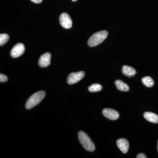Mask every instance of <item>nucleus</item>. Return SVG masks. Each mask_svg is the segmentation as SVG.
<instances>
[{
	"instance_id": "f257e3e1",
	"label": "nucleus",
	"mask_w": 158,
	"mask_h": 158,
	"mask_svg": "<svg viewBox=\"0 0 158 158\" xmlns=\"http://www.w3.org/2000/svg\"><path fill=\"white\" fill-rule=\"evenodd\" d=\"M108 35L107 31H102L97 32L94 34L88 40V45L90 47H93L99 45L103 42L107 38Z\"/></svg>"
},
{
	"instance_id": "f03ea898",
	"label": "nucleus",
	"mask_w": 158,
	"mask_h": 158,
	"mask_svg": "<svg viewBox=\"0 0 158 158\" xmlns=\"http://www.w3.org/2000/svg\"><path fill=\"white\" fill-rule=\"evenodd\" d=\"M78 136L80 143L85 149L91 152L95 150L94 144L86 133L81 131L79 132Z\"/></svg>"
},
{
	"instance_id": "7ed1b4c3",
	"label": "nucleus",
	"mask_w": 158,
	"mask_h": 158,
	"mask_svg": "<svg viewBox=\"0 0 158 158\" xmlns=\"http://www.w3.org/2000/svg\"><path fill=\"white\" fill-rule=\"evenodd\" d=\"M45 96V92L44 91H40L36 92L30 97L26 102V108L30 110L40 102Z\"/></svg>"
},
{
	"instance_id": "20e7f679",
	"label": "nucleus",
	"mask_w": 158,
	"mask_h": 158,
	"mask_svg": "<svg viewBox=\"0 0 158 158\" xmlns=\"http://www.w3.org/2000/svg\"><path fill=\"white\" fill-rule=\"evenodd\" d=\"M85 76V73L84 71L72 73L69 75L67 78V83L69 85L76 84L83 79Z\"/></svg>"
},
{
	"instance_id": "39448f33",
	"label": "nucleus",
	"mask_w": 158,
	"mask_h": 158,
	"mask_svg": "<svg viewBox=\"0 0 158 158\" xmlns=\"http://www.w3.org/2000/svg\"><path fill=\"white\" fill-rule=\"evenodd\" d=\"M59 22L62 27L65 29H70L72 27V20L69 15L66 13H63L60 15Z\"/></svg>"
},
{
	"instance_id": "423d86ee",
	"label": "nucleus",
	"mask_w": 158,
	"mask_h": 158,
	"mask_svg": "<svg viewBox=\"0 0 158 158\" xmlns=\"http://www.w3.org/2000/svg\"><path fill=\"white\" fill-rule=\"evenodd\" d=\"M24 52V45L23 44L18 43L11 49L10 55L12 58H16L21 56Z\"/></svg>"
},
{
	"instance_id": "0eeeda50",
	"label": "nucleus",
	"mask_w": 158,
	"mask_h": 158,
	"mask_svg": "<svg viewBox=\"0 0 158 158\" xmlns=\"http://www.w3.org/2000/svg\"><path fill=\"white\" fill-rule=\"evenodd\" d=\"M102 114L106 118L111 120H116L119 116V113L116 110L108 108L102 110Z\"/></svg>"
},
{
	"instance_id": "6e6552de",
	"label": "nucleus",
	"mask_w": 158,
	"mask_h": 158,
	"mask_svg": "<svg viewBox=\"0 0 158 158\" xmlns=\"http://www.w3.org/2000/svg\"><path fill=\"white\" fill-rule=\"evenodd\" d=\"M51 55L48 52L43 54L38 61V65L40 67L45 68L50 65L51 63Z\"/></svg>"
},
{
	"instance_id": "1a4fd4ad",
	"label": "nucleus",
	"mask_w": 158,
	"mask_h": 158,
	"mask_svg": "<svg viewBox=\"0 0 158 158\" xmlns=\"http://www.w3.org/2000/svg\"><path fill=\"white\" fill-rule=\"evenodd\" d=\"M117 147L123 153H127L129 148L128 141L124 138H120L116 141Z\"/></svg>"
},
{
	"instance_id": "9d476101",
	"label": "nucleus",
	"mask_w": 158,
	"mask_h": 158,
	"mask_svg": "<svg viewBox=\"0 0 158 158\" xmlns=\"http://www.w3.org/2000/svg\"><path fill=\"white\" fill-rule=\"evenodd\" d=\"M122 71L124 75L129 77L134 76L137 73L135 69L131 67V66L125 65L123 66L122 69Z\"/></svg>"
},
{
	"instance_id": "9b49d317",
	"label": "nucleus",
	"mask_w": 158,
	"mask_h": 158,
	"mask_svg": "<svg viewBox=\"0 0 158 158\" xmlns=\"http://www.w3.org/2000/svg\"><path fill=\"white\" fill-rule=\"evenodd\" d=\"M144 118L152 123H158V115L155 113H151V112H145L144 113Z\"/></svg>"
},
{
	"instance_id": "f8f14e48",
	"label": "nucleus",
	"mask_w": 158,
	"mask_h": 158,
	"mask_svg": "<svg viewBox=\"0 0 158 158\" xmlns=\"http://www.w3.org/2000/svg\"><path fill=\"white\" fill-rule=\"evenodd\" d=\"M115 84L117 89L120 91H128L130 90L128 85L120 80H116L115 82Z\"/></svg>"
},
{
	"instance_id": "ddd939ff",
	"label": "nucleus",
	"mask_w": 158,
	"mask_h": 158,
	"mask_svg": "<svg viewBox=\"0 0 158 158\" xmlns=\"http://www.w3.org/2000/svg\"><path fill=\"white\" fill-rule=\"evenodd\" d=\"M141 81L143 85L148 88H151L154 85V81L150 77H145L142 78Z\"/></svg>"
},
{
	"instance_id": "4468645a",
	"label": "nucleus",
	"mask_w": 158,
	"mask_h": 158,
	"mask_svg": "<svg viewBox=\"0 0 158 158\" xmlns=\"http://www.w3.org/2000/svg\"><path fill=\"white\" fill-rule=\"evenodd\" d=\"M102 87L98 84H94L90 85L88 88V90L90 92H97L102 90Z\"/></svg>"
},
{
	"instance_id": "2eb2a0df",
	"label": "nucleus",
	"mask_w": 158,
	"mask_h": 158,
	"mask_svg": "<svg viewBox=\"0 0 158 158\" xmlns=\"http://www.w3.org/2000/svg\"><path fill=\"white\" fill-rule=\"evenodd\" d=\"M9 36L8 34H0V45L1 46L6 44L9 40Z\"/></svg>"
},
{
	"instance_id": "dca6fc26",
	"label": "nucleus",
	"mask_w": 158,
	"mask_h": 158,
	"mask_svg": "<svg viewBox=\"0 0 158 158\" xmlns=\"http://www.w3.org/2000/svg\"><path fill=\"white\" fill-rule=\"evenodd\" d=\"M8 81V77L6 76L3 74H0V82L1 83L2 82H6Z\"/></svg>"
},
{
	"instance_id": "f3484780",
	"label": "nucleus",
	"mask_w": 158,
	"mask_h": 158,
	"mask_svg": "<svg viewBox=\"0 0 158 158\" xmlns=\"http://www.w3.org/2000/svg\"><path fill=\"white\" fill-rule=\"evenodd\" d=\"M137 158H147V156L144 154L140 153L139 154H138V155L137 156Z\"/></svg>"
},
{
	"instance_id": "a211bd4d",
	"label": "nucleus",
	"mask_w": 158,
	"mask_h": 158,
	"mask_svg": "<svg viewBox=\"0 0 158 158\" xmlns=\"http://www.w3.org/2000/svg\"><path fill=\"white\" fill-rule=\"evenodd\" d=\"M31 1L36 4H39V3L42 2L43 0H31Z\"/></svg>"
},
{
	"instance_id": "6ab92c4d",
	"label": "nucleus",
	"mask_w": 158,
	"mask_h": 158,
	"mask_svg": "<svg viewBox=\"0 0 158 158\" xmlns=\"http://www.w3.org/2000/svg\"><path fill=\"white\" fill-rule=\"evenodd\" d=\"M73 2H76V1H77V0H72Z\"/></svg>"
},
{
	"instance_id": "aec40b11",
	"label": "nucleus",
	"mask_w": 158,
	"mask_h": 158,
	"mask_svg": "<svg viewBox=\"0 0 158 158\" xmlns=\"http://www.w3.org/2000/svg\"><path fill=\"white\" fill-rule=\"evenodd\" d=\"M157 151H158V142H157Z\"/></svg>"
}]
</instances>
